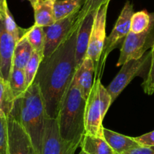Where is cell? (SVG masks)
I'll return each instance as SVG.
<instances>
[{"instance_id":"6da1fadb","label":"cell","mask_w":154,"mask_h":154,"mask_svg":"<svg viewBox=\"0 0 154 154\" xmlns=\"http://www.w3.org/2000/svg\"><path fill=\"white\" fill-rule=\"evenodd\" d=\"M77 26L66 40L41 62L33 82L40 88L48 117L57 119L62 99L76 71Z\"/></svg>"},{"instance_id":"7a4b0ae2","label":"cell","mask_w":154,"mask_h":154,"mask_svg":"<svg viewBox=\"0 0 154 154\" xmlns=\"http://www.w3.org/2000/svg\"><path fill=\"white\" fill-rule=\"evenodd\" d=\"M11 115L19 121L29 136L32 148L38 152L48 115L43 97L36 82H32L23 95L16 100Z\"/></svg>"},{"instance_id":"3957f363","label":"cell","mask_w":154,"mask_h":154,"mask_svg":"<svg viewBox=\"0 0 154 154\" xmlns=\"http://www.w3.org/2000/svg\"><path fill=\"white\" fill-rule=\"evenodd\" d=\"M85 102L74 75L62 99L56 119L62 138L77 148L85 134Z\"/></svg>"},{"instance_id":"277c9868","label":"cell","mask_w":154,"mask_h":154,"mask_svg":"<svg viewBox=\"0 0 154 154\" xmlns=\"http://www.w3.org/2000/svg\"><path fill=\"white\" fill-rule=\"evenodd\" d=\"M112 103L111 96L101 84L100 77L94 78L92 88L85 102V128L86 134L103 137V118Z\"/></svg>"},{"instance_id":"5b68a950","label":"cell","mask_w":154,"mask_h":154,"mask_svg":"<svg viewBox=\"0 0 154 154\" xmlns=\"http://www.w3.org/2000/svg\"><path fill=\"white\" fill-rule=\"evenodd\" d=\"M150 60L149 51L140 58L132 59L122 65L120 71L106 88L111 96L112 103L136 76H142L144 79L149 69Z\"/></svg>"},{"instance_id":"8992f818","label":"cell","mask_w":154,"mask_h":154,"mask_svg":"<svg viewBox=\"0 0 154 154\" xmlns=\"http://www.w3.org/2000/svg\"><path fill=\"white\" fill-rule=\"evenodd\" d=\"M150 21L146 30L140 33L129 32L120 49L116 66H122L132 59L140 58L154 45V12L149 14Z\"/></svg>"},{"instance_id":"52a82bcc","label":"cell","mask_w":154,"mask_h":154,"mask_svg":"<svg viewBox=\"0 0 154 154\" xmlns=\"http://www.w3.org/2000/svg\"><path fill=\"white\" fill-rule=\"evenodd\" d=\"M134 13L132 3H131L129 1H127L117 20L116 22L112 32H110L109 36L106 37L101 56H100V61H99L97 70L95 71L96 77H100L103 71L106 57H108L109 53L116 48H117L119 44L122 43L128 34L129 33L131 19Z\"/></svg>"},{"instance_id":"ba28073f","label":"cell","mask_w":154,"mask_h":154,"mask_svg":"<svg viewBox=\"0 0 154 154\" xmlns=\"http://www.w3.org/2000/svg\"><path fill=\"white\" fill-rule=\"evenodd\" d=\"M79 11L73 13L64 18L56 20L52 25L44 27L45 47L44 57H49L52 53L70 35L72 31L79 26L76 22Z\"/></svg>"},{"instance_id":"9c48e42d","label":"cell","mask_w":154,"mask_h":154,"mask_svg":"<svg viewBox=\"0 0 154 154\" xmlns=\"http://www.w3.org/2000/svg\"><path fill=\"white\" fill-rule=\"evenodd\" d=\"M109 2L110 0H106V2L100 5L96 11L87 51L86 56L91 57L95 64V71L97 70L106 38V14Z\"/></svg>"},{"instance_id":"30bf717a","label":"cell","mask_w":154,"mask_h":154,"mask_svg":"<svg viewBox=\"0 0 154 154\" xmlns=\"http://www.w3.org/2000/svg\"><path fill=\"white\" fill-rule=\"evenodd\" d=\"M77 147L60 136L56 119L48 117L45 122L43 135L37 154H75Z\"/></svg>"},{"instance_id":"8fae6325","label":"cell","mask_w":154,"mask_h":154,"mask_svg":"<svg viewBox=\"0 0 154 154\" xmlns=\"http://www.w3.org/2000/svg\"><path fill=\"white\" fill-rule=\"evenodd\" d=\"M8 154H29L30 139L19 121L12 115L8 116Z\"/></svg>"},{"instance_id":"7c38bea8","label":"cell","mask_w":154,"mask_h":154,"mask_svg":"<svg viewBox=\"0 0 154 154\" xmlns=\"http://www.w3.org/2000/svg\"><path fill=\"white\" fill-rule=\"evenodd\" d=\"M17 41L6 30L3 18L0 20V74L8 82L13 66V56Z\"/></svg>"},{"instance_id":"4fadbf2b","label":"cell","mask_w":154,"mask_h":154,"mask_svg":"<svg viewBox=\"0 0 154 154\" xmlns=\"http://www.w3.org/2000/svg\"><path fill=\"white\" fill-rule=\"evenodd\" d=\"M95 14L96 12L90 13L85 16L77 30L75 53L76 69L82 64L84 58L86 56Z\"/></svg>"},{"instance_id":"5bb4252c","label":"cell","mask_w":154,"mask_h":154,"mask_svg":"<svg viewBox=\"0 0 154 154\" xmlns=\"http://www.w3.org/2000/svg\"><path fill=\"white\" fill-rule=\"evenodd\" d=\"M95 64L91 57L85 56L82 64L76 69L75 78L84 98H88L94 83Z\"/></svg>"},{"instance_id":"9a60e30c","label":"cell","mask_w":154,"mask_h":154,"mask_svg":"<svg viewBox=\"0 0 154 154\" xmlns=\"http://www.w3.org/2000/svg\"><path fill=\"white\" fill-rule=\"evenodd\" d=\"M103 138L116 154H122L130 149L140 146L134 137L123 135L103 128Z\"/></svg>"},{"instance_id":"2e32d148","label":"cell","mask_w":154,"mask_h":154,"mask_svg":"<svg viewBox=\"0 0 154 154\" xmlns=\"http://www.w3.org/2000/svg\"><path fill=\"white\" fill-rule=\"evenodd\" d=\"M79 147L85 154H116L103 137L86 133L82 137Z\"/></svg>"},{"instance_id":"e0dca14e","label":"cell","mask_w":154,"mask_h":154,"mask_svg":"<svg viewBox=\"0 0 154 154\" xmlns=\"http://www.w3.org/2000/svg\"><path fill=\"white\" fill-rule=\"evenodd\" d=\"M54 2L51 0H42L34 8V24L42 27L52 25L56 21L54 10Z\"/></svg>"},{"instance_id":"ac0fdd59","label":"cell","mask_w":154,"mask_h":154,"mask_svg":"<svg viewBox=\"0 0 154 154\" xmlns=\"http://www.w3.org/2000/svg\"><path fill=\"white\" fill-rule=\"evenodd\" d=\"M32 52H33V49L24 33V35L16 43L14 51V56H13L12 67L14 66L18 69H24L26 63L32 56Z\"/></svg>"},{"instance_id":"d6986e66","label":"cell","mask_w":154,"mask_h":154,"mask_svg":"<svg viewBox=\"0 0 154 154\" xmlns=\"http://www.w3.org/2000/svg\"><path fill=\"white\" fill-rule=\"evenodd\" d=\"M85 0H57L54 2V17L56 20L64 18L79 11Z\"/></svg>"},{"instance_id":"ffe728a7","label":"cell","mask_w":154,"mask_h":154,"mask_svg":"<svg viewBox=\"0 0 154 154\" xmlns=\"http://www.w3.org/2000/svg\"><path fill=\"white\" fill-rule=\"evenodd\" d=\"M8 82L15 100L21 97L27 88L23 69L14 66L11 69Z\"/></svg>"},{"instance_id":"44dd1931","label":"cell","mask_w":154,"mask_h":154,"mask_svg":"<svg viewBox=\"0 0 154 154\" xmlns=\"http://www.w3.org/2000/svg\"><path fill=\"white\" fill-rule=\"evenodd\" d=\"M15 101L8 82L2 77H0V110L5 113L7 117L11 115Z\"/></svg>"},{"instance_id":"7402d4cb","label":"cell","mask_w":154,"mask_h":154,"mask_svg":"<svg viewBox=\"0 0 154 154\" xmlns=\"http://www.w3.org/2000/svg\"><path fill=\"white\" fill-rule=\"evenodd\" d=\"M25 35L32 46L33 51L43 54L44 47H45L44 27L33 24L30 28L26 29Z\"/></svg>"},{"instance_id":"603a6c76","label":"cell","mask_w":154,"mask_h":154,"mask_svg":"<svg viewBox=\"0 0 154 154\" xmlns=\"http://www.w3.org/2000/svg\"><path fill=\"white\" fill-rule=\"evenodd\" d=\"M43 54L34 51L32 52V56L29 58V61L26 63V66L23 69L25 74V79H26V87H29L33 82L35 77L38 72V67L41 62L43 60Z\"/></svg>"},{"instance_id":"cb8c5ba5","label":"cell","mask_w":154,"mask_h":154,"mask_svg":"<svg viewBox=\"0 0 154 154\" xmlns=\"http://www.w3.org/2000/svg\"><path fill=\"white\" fill-rule=\"evenodd\" d=\"M149 14L145 10L134 13L131 19L130 32L133 33H140L143 32L149 26Z\"/></svg>"},{"instance_id":"d4e9b609","label":"cell","mask_w":154,"mask_h":154,"mask_svg":"<svg viewBox=\"0 0 154 154\" xmlns=\"http://www.w3.org/2000/svg\"><path fill=\"white\" fill-rule=\"evenodd\" d=\"M3 16V21L6 30L12 35L16 41H18L26 32V29H22L19 27L17 23L14 21L11 12H10L8 7L5 8V11L2 14Z\"/></svg>"},{"instance_id":"484cf974","label":"cell","mask_w":154,"mask_h":154,"mask_svg":"<svg viewBox=\"0 0 154 154\" xmlns=\"http://www.w3.org/2000/svg\"><path fill=\"white\" fill-rule=\"evenodd\" d=\"M0 154H8V117L0 110Z\"/></svg>"},{"instance_id":"4316f807","label":"cell","mask_w":154,"mask_h":154,"mask_svg":"<svg viewBox=\"0 0 154 154\" xmlns=\"http://www.w3.org/2000/svg\"><path fill=\"white\" fill-rule=\"evenodd\" d=\"M151 60L148 72L142 83L143 91L148 95H152L154 93V45L151 48Z\"/></svg>"},{"instance_id":"83f0119b","label":"cell","mask_w":154,"mask_h":154,"mask_svg":"<svg viewBox=\"0 0 154 154\" xmlns=\"http://www.w3.org/2000/svg\"><path fill=\"white\" fill-rule=\"evenodd\" d=\"M134 140L140 145L143 146H154V130L150 132L146 133L143 135L134 137Z\"/></svg>"},{"instance_id":"f1b7e54d","label":"cell","mask_w":154,"mask_h":154,"mask_svg":"<svg viewBox=\"0 0 154 154\" xmlns=\"http://www.w3.org/2000/svg\"><path fill=\"white\" fill-rule=\"evenodd\" d=\"M122 154H154L153 146H139L135 148L130 149Z\"/></svg>"},{"instance_id":"f546056e","label":"cell","mask_w":154,"mask_h":154,"mask_svg":"<svg viewBox=\"0 0 154 154\" xmlns=\"http://www.w3.org/2000/svg\"><path fill=\"white\" fill-rule=\"evenodd\" d=\"M7 7H8V4H7L6 0H0V12L2 13V14H3Z\"/></svg>"},{"instance_id":"4dcf8cb0","label":"cell","mask_w":154,"mask_h":154,"mask_svg":"<svg viewBox=\"0 0 154 154\" xmlns=\"http://www.w3.org/2000/svg\"><path fill=\"white\" fill-rule=\"evenodd\" d=\"M28 1H29V3L31 4V5H32L33 9L37 6V5H38V4L39 3V2H40L39 0H28Z\"/></svg>"},{"instance_id":"1f68e13d","label":"cell","mask_w":154,"mask_h":154,"mask_svg":"<svg viewBox=\"0 0 154 154\" xmlns=\"http://www.w3.org/2000/svg\"><path fill=\"white\" fill-rule=\"evenodd\" d=\"M29 154H37L36 152H35V151L34 150L33 148H32V146H31V148H30V152H29Z\"/></svg>"},{"instance_id":"d6a6232c","label":"cell","mask_w":154,"mask_h":154,"mask_svg":"<svg viewBox=\"0 0 154 154\" xmlns=\"http://www.w3.org/2000/svg\"><path fill=\"white\" fill-rule=\"evenodd\" d=\"M3 18V16H2V13L0 12V20H2V19Z\"/></svg>"},{"instance_id":"836d02e7","label":"cell","mask_w":154,"mask_h":154,"mask_svg":"<svg viewBox=\"0 0 154 154\" xmlns=\"http://www.w3.org/2000/svg\"><path fill=\"white\" fill-rule=\"evenodd\" d=\"M79 154H85V152H82V150H81V151H80V152H79Z\"/></svg>"},{"instance_id":"e575fe53","label":"cell","mask_w":154,"mask_h":154,"mask_svg":"<svg viewBox=\"0 0 154 154\" xmlns=\"http://www.w3.org/2000/svg\"><path fill=\"white\" fill-rule=\"evenodd\" d=\"M51 1H53V2H55L56 1H57V0H51Z\"/></svg>"},{"instance_id":"d590c367","label":"cell","mask_w":154,"mask_h":154,"mask_svg":"<svg viewBox=\"0 0 154 154\" xmlns=\"http://www.w3.org/2000/svg\"><path fill=\"white\" fill-rule=\"evenodd\" d=\"M39 1H42V0H39Z\"/></svg>"},{"instance_id":"8d00e7d4","label":"cell","mask_w":154,"mask_h":154,"mask_svg":"<svg viewBox=\"0 0 154 154\" xmlns=\"http://www.w3.org/2000/svg\"><path fill=\"white\" fill-rule=\"evenodd\" d=\"M0 77H1V75H0Z\"/></svg>"},{"instance_id":"74e56055","label":"cell","mask_w":154,"mask_h":154,"mask_svg":"<svg viewBox=\"0 0 154 154\" xmlns=\"http://www.w3.org/2000/svg\"><path fill=\"white\" fill-rule=\"evenodd\" d=\"M0 75H1V74H0Z\"/></svg>"}]
</instances>
